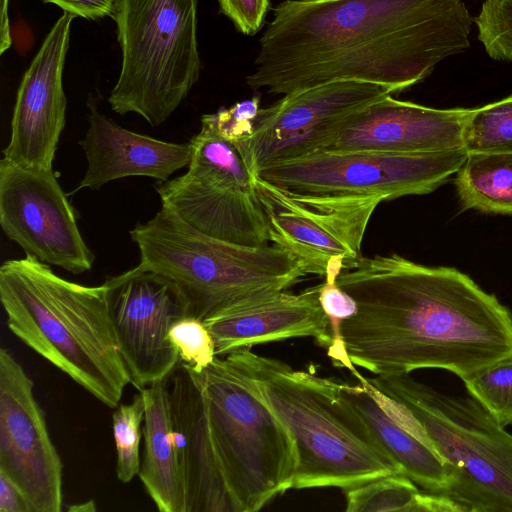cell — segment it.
Returning a JSON list of instances; mask_svg holds the SVG:
<instances>
[{"label":"cell","instance_id":"15","mask_svg":"<svg viewBox=\"0 0 512 512\" xmlns=\"http://www.w3.org/2000/svg\"><path fill=\"white\" fill-rule=\"evenodd\" d=\"M34 384L0 349V470L20 488L32 512H60L63 464L50 437Z\"/></svg>","mask_w":512,"mask_h":512},{"label":"cell","instance_id":"20","mask_svg":"<svg viewBox=\"0 0 512 512\" xmlns=\"http://www.w3.org/2000/svg\"><path fill=\"white\" fill-rule=\"evenodd\" d=\"M89 128L79 142L87 159V170L77 190L99 189L106 183L129 176H147L168 181L177 170L188 167L191 145L158 140L119 126L88 104Z\"/></svg>","mask_w":512,"mask_h":512},{"label":"cell","instance_id":"8","mask_svg":"<svg viewBox=\"0 0 512 512\" xmlns=\"http://www.w3.org/2000/svg\"><path fill=\"white\" fill-rule=\"evenodd\" d=\"M198 0H116L121 68L108 102L151 126L165 122L199 80Z\"/></svg>","mask_w":512,"mask_h":512},{"label":"cell","instance_id":"32","mask_svg":"<svg viewBox=\"0 0 512 512\" xmlns=\"http://www.w3.org/2000/svg\"><path fill=\"white\" fill-rule=\"evenodd\" d=\"M220 12L244 35L253 36L263 27L270 0H217Z\"/></svg>","mask_w":512,"mask_h":512},{"label":"cell","instance_id":"26","mask_svg":"<svg viewBox=\"0 0 512 512\" xmlns=\"http://www.w3.org/2000/svg\"><path fill=\"white\" fill-rule=\"evenodd\" d=\"M469 396L502 427L512 425V354L462 379Z\"/></svg>","mask_w":512,"mask_h":512},{"label":"cell","instance_id":"18","mask_svg":"<svg viewBox=\"0 0 512 512\" xmlns=\"http://www.w3.org/2000/svg\"><path fill=\"white\" fill-rule=\"evenodd\" d=\"M203 322L214 339L217 357L290 338L312 337L327 349L332 342L318 285L298 294L282 290L236 300L216 308Z\"/></svg>","mask_w":512,"mask_h":512},{"label":"cell","instance_id":"31","mask_svg":"<svg viewBox=\"0 0 512 512\" xmlns=\"http://www.w3.org/2000/svg\"><path fill=\"white\" fill-rule=\"evenodd\" d=\"M260 96L235 103L229 108L221 107L211 114L219 134L233 143L247 140L254 131L260 110Z\"/></svg>","mask_w":512,"mask_h":512},{"label":"cell","instance_id":"19","mask_svg":"<svg viewBox=\"0 0 512 512\" xmlns=\"http://www.w3.org/2000/svg\"><path fill=\"white\" fill-rule=\"evenodd\" d=\"M173 440L186 512H239L212 440L200 387L179 362L168 378Z\"/></svg>","mask_w":512,"mask_h":512},{"label":"cell","instance_id":"27","mask_svg":"<svg viewBox=\"0 0 512 512\" xmlns=\"http://www.w3.org/2000/svg\"><path fill=\"white\" fill-rule=\"evenodd\" d=\"M345 260L342 256L333 257L327 265L324 282L318 285V298L320 305L328 317L332 342L328 356L336 367L347 368L355 376L359 372L350 362L341 336V323L352 317L358 309L354 298L337 284V277L344 269Z\"/></svg>","mask_w":512,"mask_h":512},{"label":"cell","instance_id":"12","mask_svg":"<svg viewBox=\"0 0 512 512\" xmlns=\"http://www.w3.org/2000/svg\"><path fill=\"white\" fill-rule=\"evenodd\" d=\"M104 284L130 384L140 391L168 379L180 362L169 330L180 318L192 316L182 289L170 279L138 265L108 277Z\"/></svg>","mask_w":512,"mask_h":512},{"label":"cell","instance_id":"4","mask_svg":"<svg viewBox=\"0 0 512 512\" xmlns=\"http://www.w3.org/2000/svg\"><path fill=\"white\" fill-rule=\"evenodd\" d=\"M231 355L254 379L296 450L293 488L347 489L399 473L367 425L341 394L338 379L292 369L250 349Z\"/></svg>","mask_w":512,"mask_h":512},{"label":"cell","instance_id":"28","mask_svg":"<svg viewBox=\"0 0 512 512\" xmlns=\"http://www.w3.org/2000/svg\"><path fill=\"white\" fill-rule=\"evenodd\" d=\"M145 402L142 394H135L130 403L119 404L112 415L116 446V475L120 482L129 483L139 474L140 440L143 435Z\"/></svg>","mask_w":512,"mask_h":512},{"label":"cell","instance_id":"3","mask_svg":"<svg viewBox=\"0 0 512 512\" xmlns=\"http://www.w3.org/2000/svg\"><path fill=\"white\" fill-rule=\"evenodd\" d=\"M0 300L11 332L110 408L130 383L107 288L68 281L36 257L5 261Z\"/></svg>","mask_w":512,"mask_h":512},{"label":"cell","instance_id":"11","mask_svg":"<svg viewBox=\"0 0 512 512\" xmlns=\"http://www.w3.org/2000/svg\"><path fill=\"white\" fill-rule=\"evenodd\" d=\"M255 183L269 241L295 257L306 275L324 276L336 256L344 258V269L362 257L364 233L381 199L300 195L257 176Z\"/></svg>","mask_w":512,"mask_h":512},{"label":"cell","instance_id":"25","mask_svg":"<svg viewBox=\"0 0 512 512\" xmlns=\"http://www.w3.org/2000/svg\"><path fill=\"white\" fill-rule=\"evenodd\" d=\"M463 147L468 154L512 152V96L471 109Z\"/></svg>","mask_w":512,"mask_h":512},{"label":"cell","instance_id":"10","mask_svg":"<svg viewBox=\"0 0 512 512\" xmlns=\"http://www.w3.org/2000/svg\"><path fill=\"white\" fill-rule=\"evenodd\" d=\"M467 156L464 148L427 154L319 151L271 163L255 175L295 194L385 201L431 193L458 172Z\"/></svg>","mask_w":512,"mask_h":512},{"label":"cell","instance_id":"30","mask_svg":"<svg viewBox=\"0 0 512 512\" xmlns=\"http://www.w3.org/2000/svg\"><path fill=\"white\" fill-rule=\"evenodd\" d=\"M474 21L486 53L495 60L512 61V0H484Z\"/></svg>","mask_w":512,"mask_h":512},{"label":"cell","instance_id":"29","mask_svg":"<svg viewBox=\"0 0 512 512\" xmlns=\"http://www.w3.org/2000/svg\"><path fill=\"white\" fill-rule=\"evenodd\" d=\"M169 339L180 362L196 374L202 373L217 357L214 339L202 319L180 318L171 326Z\"/></svg>","mask_w":512,"mask_h":512},{"label":"cell","instance_id":"24","mask_svg":"<svg viewBox=\"0 0 512 512\" xmlns=\"http://www.w3.org/2000/svg\"><path fill=\"white\" fill-rule=\"evenodd\" d=\"M406 475L393 473L344 489L347 512H415L420 491Z\"/></svg>","mask_w":512,"mask_h":512},{"label":"cell","instance_id":"16","mask_svg":"<svg viewBox=\"0 0 512 512\" xmlns=\"http://www.w3.org/2000/svg\"><path fill=\"white\" fill-rule=\"evenodd\" d=\"M75 17L64 12L44 38L18 87L4 158L29 169L51 170L66 121L63 71Z\"/></svg>","mask_w":512,"mask_h":512},{"label":"cell","instance_id":"23","mask_svg":"<svg viewBox=\"0 0 512 512\" xmlns=\"http://www.w3.org/2000/svg\"><path fill=\"white\" fill-rule=\"evenodd\" d=\"M456 174L463 209L512 215V152L470 153Z\"/></svg>","mask_w":512,"mask_h":512},{"label":"cell","instance_id":"17","mask_svg":"<svg viewBox=\"0 0 512 512\" xmlns=\"http://www.w3.org/2000/svg\"><path fill=\"white\" fill-rule=\"evenodd\" d=\"M470 112L426 107L390 94L345 117L319 151L427 154L464 148Z\"/></svg>","mask_w":512,"mask_h":512},{"label":"cell","instance_id":"33","mask_svg":"<svg viewBox=\"0 0 512 512\" xmlns=\"http://www.w3.org/2000/svg\"><path fill=\"white\" fill-rule=\"evenodd\" d=\"M58 6L64 12L87 20L112 17L116 0H41Z\"/></svg>","mask_w":512,"mask_h":512},{"label":"cell","instance_id":"6","mask_svg":"<svg viewBox=\"0 0 512 512\" xmlns=\"http://www.w3.org/2000/svg\"><path fill=\"white\" fill-rule=\"evenodd\" d=\"M129 233L139 248L138 266L177 284L192 316L202 320L230 302L286 290L306 275L295 257L274 244L251 247L211 237L165 206Z\"/></svg>","mask_w":512,"mask_h":512},{"label":"cell","instance_id":"7","mask_svg":"<svg viewBox=\"0 0 512 512\" xmlns=\"http://www.w3.org/2000/svg\"><path fill=\"white\" fill-rule=\"evenodd\" d=\"M192 373L239 512L259 511L293 488V439L263 400L254 379L231 355L216 357L202 373Z\"/></svg>","mask_w":512,"mask_h":512},{"label":"cell","instance_id":"14","mask_svg":"<svg viewBox=\"0 0 512 512\" xmlns=\"http://www.w3.org/2000/svg\"><path fill=\"white\" fill-rule=\"evenodd\" d=\"M390 94L377 84L339 80L283 95L260 108L252 135L238 145L256 174L271 163L319 151L345 117Z\"/></svg>","mask_w":512,"mask_h":512},{"label":"cell","instance_id":"34","mask_svg":"<svg viewBox=\"0 0 512 512\" xmlns=\"http://www.w3.org/2000/svg\"><path fill=\"white\" fill-rule=\"evenodd\" d=\"M0 512H32L17 484L0 470Z\"/></svg>","mask_w":512,"mask_h":512},{"label":"cell","instance_id":"1","mask_svg":"<svg viewBox=\"0 0 512 512\" xmlns=\"http://www.w3.org/2000/svg\"><path fill=\"white\" fill-rule=\"evenodd\" d=\"M473 20L463 0H285L246 84L287 95L352 80L399 93L467 50Z\"/></svg>","mask_w":512,"mask_h":512},{"label":"cell","instance_id":"5","mask_svg":"<svg viewBox=\"0 0 512 512\" xmlns=\"http://www.w3.org/2000/svg\"><path fill=\"white\" fill-rule=\"evenodd\" d=\"M408 416L412 433L440 458L445 495L463 512H512V435L471 396H454L409 374L367 379Z\"/></svg>","mask_w":512,"mask_h":512},{"label":"cell","instance_id":"22","mask_svg":"<svg viewBox=\"0 0 512 512\" xmlns=\"http://www.w3.org/2000/svg\"><path fill=\"white\" fill-rule=\"evenodd\" d=\"M145 402L144 453L139 477L160 512H186V497L172 433L168 379L139 391Z\"/></svg>","mask_w":512,"mask_h":512},{"label":"cell","instance_id":"36","mask_svg":"<svg viewBox=\"0 0 512 512\" xmlns=\"http://www.w3.org/2000/svg\"><path fill=\"white\" fill-rule=\"evenodd\" d=\"M67 510L69 512H94L96 511V505L93 500H89L83 503L69 505Z\"/></svg>","mask_w":512,"mask_h":512},{"label":"cell","instance_id":"35","mask_svg":"<svg viewBox=\"0 0 512 512\" xmlns=\"http://www.w3.org/2000/svg\"><path fill=\"white\" fill-rule=\"evenodd\" d=\"M0 13V54L2 55L12 45L8 15L9 0H1Z\"/></svg>","mask_w":512,"mask_h":512},{"label":"cell","instance_id":"21","mask_svg":"<svg viewBox=\"0 0 512 512\" xmlns=\"http://www.w3.org/2000/svg\"><path fill=\"white\" fill-rule=\"evenodd\" d=\"M351 384L338 379L341 394L397 467L426 491L445 493L447 475L438 455L416 437L389 408L384 395L365 377Z\"/></svg>","mask_w":512,"mask_h":512},{"label":"cell","instance_id":"2","mask_svg":"<svg viewBox=\"0 0 512 512\" xmlns=\"http://www.w3.org/2000/svg\"><path fill=\"white\" fill-rule=\"evenodd\" d=\"M336 281L358 305L341 323L347 356L377 376L436 368L462 380L512 354L511 311L455 268L362 256Z\"/></svg>","mask_w":512,"mask_h":512},{"label":"cell","instance_id":"9","mask_svg":"<svg viewBox=\"0 0 512 512\" xmlns=\"http://www.w3.org/2000/svg\"><path fill=\"white\" fill-rule=\"evenodd\" d=\"M188 171L155 189L162 206L211 237L243 246L269 242L268 223L256 188V175L240 146L216 129L211 114L189 141Z\"/></svg>","mask_w":512,"mask_h":512},{"label":"cell","instance_id":"13","mask_svg":"<svg viewBox=\"0 0 512 512\" xmlns=\"http://www.w3.org/2000/svg\"><path fill=\"white\" fill-rule=\"evenodd\" d=\"M0 223L26 255L73 274L91 270L94 254L52 169H29L1 159Z\"/></svg>","mask_w":512,"mask_h":512}]
</instances>
